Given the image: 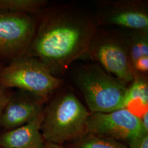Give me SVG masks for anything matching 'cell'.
<instances>
[{"instance_id":"cell-10","label":"cell","mask_w":148,"mask_h":148,"mask_svg":"<svg viewBox=\"0 0 148 148\" xmlns=\"http://www.w3.org/2000/svg\"><path fill=\"white\" fill-rule=\"evenodd\" d=\"M43 120V111L32 121L5 131L0 135V145L5 148H42L46 142L41 131Z\"/></svg>"},{"instance_id":"cell-11","label":"cell","mask_w":148,"mask_h":148,"mask_svg":"<svg viewBox=\"0 0 148 148\" xmlns=\"http://www.w3.org/2000/svg\"><path fill=\"white\" fill-rule=\"evenodd\" d=\"M148 78L134 76L127 88L124 108L133 114L140 117L148 111Z\"/></svg>"},{"instance_id":"cell-9","label":"cell","mask_w":148,"mask_h":148,"mask_svg":"<svg viewBox=\"0 0 148 148\" xmlns=\"http://www.w3.org/2000/svg\"><path fill=\"white\" fill-rule=\"evenodd\" d=\"M46 101L19 90L11 94L0 117V128L10 131L32 121L44 110Z\"/></svg>"},{"instance_id":"cell-2","label":"cell","mask_w":148,"mask_h":148,"mask_svg":"<svg viewBox=\"0 0 148 148\" xmlns=\"http://www.w3.org/2000/svg\"><path fill=\"white\" fill-rule=\"evenodd\" d=\"M90 115L73 92L64 90L44 109L43 137L47 142L58 144L75 141L87 133Z\"/></svg>"},{"instance_id":"cell-15","label":"cell","mask_w":148,"mask_h":148,"mask_svg":"<svg viewBox=\"0 0 148 148\" xmlns=\"http://www.w3.org/2000/svg\"><path fill=\"white\" fill-rule=\"evenodd\" d=\"M7 90L0 86V117L11 96Z\"/></svg>"},{"instance_id":"cell-14","label":"cell","mask_w":148,"mask_h":148,"mask_svg":"<svg viewBox=\"0 0 148 148\" xmlns=\"http://www.w3.org/2000/svg\"><path fill=\"white\" fill-rule=\"evenodd\" d=\"M73 142L70 148H128L124 143L89 133Z\"/></svg>"},{"instance_id":"cell-17","label":"cell","mask_w":148,"mask_h":148,"mask_svg":"<svg viewBox=\"0 0 148 148\" xmlns=\"http://www.w3.org/2000/svg\"><path fill=\"white\" fill-rule=\"evenodd\" d=\"M42 148H64L61 144L45 142Z\"/></svg>"},{"instance_id":"cell-4","label":"cell","mask_w":148,"mask_h":148,"mask_svg":"<svg viewBox=\"0 0 148 148\" xmlns=\"http://www.w3.org/2000/svg\"><path fill=\"white\" fill-rule=\"evenodd\" d=\"M63 84V81L51 74L39 60L27 55L13 59L0 70L1 86L16 88L46 101Z\"/></svg>"},{"instance_id":"cell-6","label":"cell","mask_w":148,"mask_h":148,"mask_svg":"<svg viewBox=\"0 0 148 148\" xmlns=\"http://www.w3.org/2000/svg\"><path fill=\"white\" fill-rule=\"evenodd\" d=\"M87 133L124 142L130 148H137L143 138L148 135L140 118L125 108L108 113L90 112Z\"/></svg>"},{"instance_id":"cell-20","label":"cell","mask_w":148,"mask_h":148,"mask_svg":"<svg viewBox=\"0 0 148 148\" xmlns=\"http://www.w3.org/2000/svg\"><path fill=\"white\" fill-rule=\"evenodd\" d=\"M0 148H3V147H2V146H1V145H0Z\"/></svg>"},{"instance_id":"cell-19","label":"cell","mask_w":148,"mask_h":148,"mask_svg":"<svg viewBox=\"0 0 148 148\" xmlns=\"http://www.w3.org/2000/svg\"><path fill=\"white\" fill-rule=\"evenodd\" d=\"M3 68V65H2V63L0 62V70H1V69Z\"/></svg>"},{"instance_id":"cell-13","label":"cell","mask_w":148,"mask_h":148,"mask_svg":"<svg viewBox=\"0 0 148 148\" xmlns=\"http://www.w3.org/2000/svg\"><path fill=\"white\" fill-rule=\"evenodd\" d=\"M126 35L132 65L138 59L148 56V30H131Z\"/></svg>"},{"instance_id":"cell-8","label":"cell","mask_w":148,"mask_h":148,"mask_svg":"<svg viewBox=\"0 0 148 148\" xmlns=\"http://www.w3.org/2000/svg\"><path fill=\"white\" fill-rule=\"evenodd\" d=\"M96 3L97 25L148 30V5L145 1L105 0Z\"/></svg>"},{"instance_id":"cell-18","label":"cell","mask_w":148,"mask_h":148,"mask_svg":"<svg viewBox=\"0 0 148 148\" xmlns=\"http://www.w3.org/2000/svg\"><path fill=\"white\" fill-rule=\"evenodd\" d=\"M137 148H148V135L143 138Z\"/></svg>"},{"instance_id":"cell-1","label":"cell","mask_w":148,"mask_h":148,"mask_svg":"<svg viewBox=\"0 0 148 148\" xmlns=\"http://www.w3.org/2000/svg\"><path fill=\"white\" fill-rule=\"evenodd\" d=\"M97 25L95 17L79 8L62 5L49 10L25 55L39 60L58 77L75 60L86 55Z\"/></svg>"},{"instance_id":"cell-3","label":"cell","mask_w":148,"mask_h":148,"mask_svg":"<svg viewBox=\"0 0 148 148\" xmlns=\"http://www.w3.org/2000/svg\"><path fill=\"white\" fill-rule=\"evenodd\" d=\"M75 81L91 112L108 113L124 108L127 85L100 65L81 66L75 75Z\"/></svg>"},{"instance_id":"cell-5","label":"cell","mask_w":148,"mask_h":148,"mask_svg":"<svg viewBox=\"0 0 148 148\" xmlns=\"http://www.w3.org/2000/svg\"><path fill=\"white\" fill-rule=\"evenodd\" d=\"M86 55L124 84H131L134 79L126 34L97 29Z\"/></svg>"},{"instance_id":"cell-16","label":"cell","mask_w":148,"mask_h":148,"mask_svg":"<svg viewBox=\"0 0 148 148\" xmlns=\"http://www.w3.org/2000/svg\"><path fill=\"white\" fill-rule=\"evenodd\" d=\"M140 118L143 129L145 133L148 134V111L145 112Z\"/></svg>"},{"instance_id":"cell-7","label":"cell","mask_w":148,"mask_h":148,"mask_svg":"<svg viewBox=\"0 0 148 148\" xmlns=\"http://www.w3.org/2000/svg\"><path fill=\"white\" fill-rule=\"evenodd\" d=\"M36 28L30 14L0 11V56L13 60L25 55Z\"/></svg>"},{"instance_id":"cell-12","label":"cell","mask_w":148,"mask_h":148,"mask_svg":"<svg viewBox=\"0 0 148 148\" xmlns=\"http://www.w3.org/2000/svg\"><path fill=\"white\" fill-rule=\"evenodd\" d=\"M46 5L44 0H0V11L31 15L43 11Z\"/></svg>"}]
</instances>
